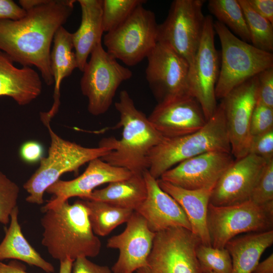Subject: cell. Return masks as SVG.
I'll use <instances>...</instances> for the list:
<instances>
[{"label":"cell","instance_id":"obj_13","mask_svg":"<svg viewBox=\"0 0 273 273\" xmlns=\"http://www.w3.org/2000/svg\"><path fill=\"white\" fill-rule=\"evenodd\" d=\"M147 59L146 80L158 103L190 95L187 84L189 65L183 57L157 42Z\"/></svg>","mask_w":273,"mask_h":273},{"label":"cell","instance_id":"obj_45","mask_svg":"<svg viewBox=\"0 0 273 273\" xmlns=\"http://www.w3.org/2000/svg\"><path fill=\"white\" fill-rule=\"evenodd\" d=\"M201 273H215L212 271H201Z\"/></svg>","mask_w":273,"mask_h":273},{"label":"cell","instance_id":"obj_10","mask_svg":"<svg viewBox=\"0 0 273 273\" xmlns=\"http://www.w3.org/2000/svg\"><path fill=\"white\" fill-rule=\"evenodd\" d=\"M200 243L191 230L182 227L157 233L146 264L136 273H201L196 255Z\"/></svg>","mask_w":273,"mask_h":273},{"label":"cell","instance_id":"obj_44","mask_svg":"<svg viewBox=\"0 0 273 273\" xmlns=\"http://www.w3.org/2000/svg\"><path fill=\"white\" fill-rule=\"evenodd\" d=\"M74 261L69 258L60 261L59 273H72Z\"/></svg>","mask_w":273,"mask_h":273},{"label":"cell","instance_id":"obj_32","mask_svg":"<svg viewBox=\"0 0 273 273\" xmlns=\"http://www.w3.org/2000/svg\"><path fill=\"white\" fill-rule=\"evenodd\" d=\"M196 255L201 271L232 273L231 256L225 247L217 248L200 243L196 249Z\"/></svg>","mask_w":273,"mask_h":273},{"label":"cell","instance_id":"obj_1","mask_svg":"<svg viewBox=\"0 0 273 273\" xmlns=\"http://www.w3.org/2000/svg\"><path fill=\"white\" fill-rule=\"evenodd\" d=\"M75 2L41 0L19 20H0V50L23 66L36 67L44 82L52 85V43L72 14Z\"/></svg>","mask_w":273,"mask_h":273},{"label":"cell","instance_id":"obj_34","mask_svg":"<svg viewBox=\"0 0 273 273\" xmlns=\"http://www.w3.org/2000/svg\"><path fill=\"white\" fill-rule=\"evenodd\" d=\"M249 200L259 205L273 201V159L266 161L252 190Z\"/></svg>","mask_w":273,"mask_h":273},{"label":"cell","instance_id":"obj_20","mask_svg":"<svg viewBox=\"0 0 273 273\" xmlns=\"http://www.w3.org/2000/svg\"><path fill=\"white\" fill-rule=\"evenodd\" d=\"M143 174L147 196L134 211L145 218L149 229L155 233L173 227H182L191 231L187 216L178 203L161 189L157 179L154 178L148 170Z\"/></svg>","mask_w":273,"mask_h":273},{"label":"cell","instance_id":"obj_2","mask_svg":"<svg viewBox=\"0 0 273 273\" xmlns=\"http://www.w3.org/2000/svg\"><path fill=\"white\" fill-rule=\"evenodd\" d=\"M42 245L50 255L60 261L69 258L94 257L100 253L101 242L93 231L83 200L73 204L66 201L43 211Z\"/></svg>","mask_w":273,"mask_h":273},{"label":"cell","instance_id":"obj_16","mask_svg":"<svg viewBox=\"0 0 273 273\" xmlns=\"http://www.w3.org/2000/svg\"><path fill=\"white\" fill-rule=\"evenodd\" d=\"M124 230L110 237L107 247L119 251L112 267L113 273H133L145 265L152 249L156 233L148 226L145 218L134 211Z\"/></svg>","mask_w":273,"mask_h":273},{"label":"cell","instance_id":"obj_12","mask_svg":"<svg viewBox=\"0 0 273 273\" xmlns=\"http://www.w3.org/2000/svg\"><path fill=\"white\" fill-rule=\"evenodd\" d=\"M215 31L211 16H205L200 43L189 65L187 84L190 95L200 104L207 120L217 108L215 86L220 70V61L214 43Z\"/></svg>","mask_w":273,"mask_h":273},{"label":"cell","instance_id":"obj_6","mask_svg":"<svg viewBox=\"0 0 273 273\" xmlns=\"http://www.w3.org/2000/svg\"><path fill=\"white\" fill-rule=\"evenodd\" d=\"M213 28L221 47V66L215 95L216 99H222L238 85L273 67V54L242 40L217 21L213 22Z\"/></svg>","mask_w":273,"mask_h":273},{"label":"cell","instance_id":"obj_41","mask_svg":"<svg viewBox=\"0 0 273 273\" xmlns=\"http://www.w3.org/2000/svg\"><path fill=\"white\" fill-rule=\"evenodd\" d=\"M252 9L273 24L272 0H247Z\"/></svg>","mask_w":273,"mask_h":273},{"label":"cell","instance_id":"obj_37","mask_svg":"<svg viewBox=\"0 0 273 273\" xmlns=\"http://www.w3.org/2000/svg\"><path fill=\"white\" fill-rule=\"evenodd\" d=\"M257 101L273 108V67L257 75Z\"/></svg>","mask_w":273,"mask_h":273},{"label":"cell","instance_id":"obj_19","mask_svg":"<svg viewBox=\"0 0 273 273\" xmlns=\"http://www.w3.org/2000/svg\"><path fill=\"white\" fill-rule=\"evenodd\" d=\"M266 162L264 159L251 154L235 159L213 188L209 203L223 206L249 200Z\"/></svg>","mask_w":273,"mask_h":273},{"label":"cell","instance_id":"obj_25","mask_svg":"<svg viewBox=\"0 0 273 273\" xmlns=\"http://www.w3.org/2000/svg\"><path fill=\"white\" fill-rule=\"evenodd\" d=\"M273 244V230L250 233L230 240L225 248L232 261V273H252L263 252Z\"/></svg>","mask_w":273,"mask_h":273},{"label":"cell","instance_id":"obj_23","mask_svg":"<svg viewBox=\"0 0 273 273\" xmlns=\"http://www.w3.org/2000/svg\"><path fill=\"white\" fill-rule=\"evenodd\" d=\"M81 20L78 29L72 33L77 68L83 71L88 56L102 42V0H78Z\"/></svg>","mask_w":273,"mask_h":273},{"label":"cell","instance_id":"obj_15","mask_svg":"<svg viewBox=\"0 0 273 273\" xmlns=\"http://www.w3.org/2000/svg\"><path fill=\"white\" fill-rule=\"evenodd\" d=\"M233 157L231 152L205 153L179 163L159 178L187 190L213 189L234 162Z\"/></svg>","mask_w":273,"mask_h":273},{"label":"cell","instance_id":"obj_14","mask_svg":"<svg viewBox=\"0 0 273 273\" xmlns=\"http://www.w3.org/2000/svg\"><path fill=\"white\" fill-rule=\"evenodd\" d=\"M257 75L231 90L222 99L231 154L240 159L248 153L250 122L257 101Z\"/></svg>","mask_w":273,"mask_h":273},{"label":"cell","instance_id":"obj_38","mask_svg":"<svg viewBox=\"0 0 273 273\" xmlns=\"http://www.w3.org/2000/svg\"><path fill=\"white\" fill-rule=\"evenodd\" d=\"M72 273H113V272L107 266L96 264L87 257H80L74 261Z\"/></svg>","mask_w":273,"mask_h":273},{"label":"cell","instance_id":"obj_24","mask_svg":"<svg viewBox=\"0 0 273 273\" xmlns=\"http://www.w3.org/2000/svg\"><path fill=\"white\" fill-rule=\"evenodd\" d=\"M73 49L72 33L61 26L54 36L51 53V69L55 84L54 103L48 112L40 113L41 118L51 120L58 111L60 104L61 83L77 68Z\"/></svg>","mask_w":273,"mask_h":273},{"label":"cell","instance_id":"obj_31","mask_svg":"<svg viewBox=\"0 0 273 273\" xmlns=\"http://www.w3.org/2000/svg\"><path fill=\"white\" fill-rule=\"evenodd\" d=\"M144 0H102L103 31L110 32L122 24Z\"/></svg>","mask_w":273,"mask_h":273},{"label":"cell","instance_id":"obj_39","mask_svg":"<svg viewBox=\"0 0 273 273\" xmlns=\"http://www.w3.org/2000/svg\"><path fill=\"white\" fill-rule=\"evenodd\" d=\"M26 11L11 0H0V20H17L25 16Z\"/></svg>","mask_w":273,"mask_h":273},{"label":"cell","instance_id":"obj_29","mask_svg":"<svg viewBox=\"0 0 273 273\" xmlns=\"http://www.w3.org/2000/svg\"><path fill=\"white\" fill-rule=\"evenodd\" d=\"M208 8L217 18L242 40L250 42L245 16L238 0H210Z\"/></svg>","mask_w":273,"mask_h":273},{"label":"cell","instance_id":"obj_40","mask_svg":"<svg viewBox=\"0 0 273 273\" xmlns=\"http://www.w3.org/2000/svg\"><path fill=\"white\" fill-rule=\"evenodd\" d=\"M43 148L41 145L35 141H29L21 147L20 154L21 158L28 163H34L42 157Z\"/></svg>","mask_w":273,"mask_h":273},{"label":"cell","instance_id":"obj_42","mask_svg":"<svg viewBox=\"0 0 273 273\" xmlns=\"http://www.w3.org/2000/svg\"><path fill=\"white\" fill-rule=\"evenodd\" d=\"M0 273H29L26 266L16 260H12L8 263L0 261Z\"/></svg>","mask_w":273,"mask_h":273},{"label":"cell","instance_id":"obj_3","mask_svg":"<svg viewBox=\"0 0 273 273\" xmlns=\"http://www.w3.org/2000/svg\"><path fill=\"white\" fill-rule=\"evenodd\" d=\"M115 107L119 114L117 127H122V137L103 139L99 146L111 149L101 158L108 163L125 168L133 174H143L149 168L150 151L164 137L153 127L148 118L135 106L128 93L122 90Z\"/></svg>","mask_w":273,"mask_h":273},{"label":"cell","instance_id":"obj_36","mask_svg":"<svg viewBox=\"0 0 273 273\" xmlns=\"http://www.w3.org/2000/svg\"><path fill=\"white\" fill-rule=\"evenodd\" d=\"M248 154L259 156L266 161L273 159V129L251 136Z\"/></svg>","mask_w":273,"mask_h":273},{"label":"cell","instance_id":"obj_8","mask_svg":"<svg viewBox=\"0 0 273 273\" xmlns=\"http://www.w3.org/2000/svg\"><path fill=\"white\" fill-rule=\"evenodd\" d=\"M90 55L82 71L80 88L87 98L88 111L98 116L108 110L119 85L130 79L132 73L105 50L102 42Z\"/></svg>","mask_w":273,"mask_h":273},{"label":"cell","instance_id":"obj_11","mask_svg":"<svg viewBox=\"0 0 273 273\" xmlns=\"http://www.w3.org/2000/svg\"><path fill=\"white\" fill-rule=\"evenodd\" d=\"M203 0H174L168 15L157 28V42L165 44L190 65L199 48L205 16Z\"/></svg>","mask_w":273,"mask_h":273},{"label":"cell","instance_id":"obj_26","mask_svg":"<svg viewBox=\"0 0 273 273\" xmlns=\"http://www.w3.org/2000/svg\"><path fill=\"white\" fill-rule=\"evenodd\" d=\"M18 206L10 215L9 226L5 230V237L0 243V261L12 259L35 266L47 273H54V266L44 259L24 236L18 221Z\"/></svg>","mask_w":273,"mask_h":273},{"label":"cell","instance_id":"obj_17","mask_svg":"<svg viewBox=\"0 0 273 273\" xmlns=\"http://www.w3.org/2000/svg\"><path fill=\"white\" fill-rule=\"evenodd\" d=\"M132 174L129 170L112 165L101 158L93 159L77 177L70 180L59 179L50 186L46 192L53 195L54 198L48 202L42 210L59 206L74 197L88 200L96 187L128 178Z\"/></svg>","mask_w":273,"mask_h":273},{"label":"cell","instance_id":"obj_5","mask_svg":"<svg viewBox=\"0 0 273 273\" xmlns=\"http://www.w3.org/2000/svg\"><path fill=\"white\" fill-rule=\"evenodd\" d=\"M41 120L48 128L51 138L48 156L41 158L39 166L23 185L28 193L26 201L36 204L44 202V192L63 174L77 172L84 164L93 159L101 158L112 150L105 147H84L64 140L52 130L50 120L43 118Z\"/></svg>","mask_w":273,"mask_h":273},{"label":"cell","instance_id":"obj_21","mask_svg":"<svg viewBox=\"0 0 273 273\" xmlns=\"http://www.w3.org/2000/svg\"><path fill=\"white\" fill-rule=\"evenodd\" d=\"M42 81L38 73L29 66L19 68L0 50V96L12 98L21 106L30 104L41 93Z\"/></svg>","mask_w":273,"mask_h":273},{"label":"cell","instance_id":"obj_18","mask_svg":"<svg viewBox=\"0 0 273 273\" xmlns=\"http://www.w3.org/2000/svg\"><path fill=\"white\" fill-rule=\"evenodd\" d=\"M153 127L165 138L195 132L207 122L198 101L185 95L158 103L148 117Z\"/></svg>","mask_w":273,"mask_h":273},{"label":"cell","instance_id":"obj_28","mask_svg":"<svg viewBox=\"0 0 273 273\" xmlns=\"http://www.w3.org/2000/svg\"><path fill=\"white\" fill-rule=\"evenodd\" d=\"M87 208L89 222L96 236L108 235L118 225L126 222L134 210L110 204L83 200Z\"/></svg>","mask_w":273,"mask_h":273},{"label":"cell","instance_id":"obj_7","mask_svg":"<svg viewBox=\"0 0 273 273\" xmlns=\"http://www.w3.org/2000/svg\"><path fill=\"white\" fill-rule=\"evenodd\" d=\"M207 225L211 245L223 248L231 239L242 233L273 230V201L262 205L250 200L229 206L209 203Z\"/></svg>","mask_w":273,"mask_h":273},{"label":"cell","instance_id":"obj_35","mask_svg":"<svg viewBox=\"0 0 273 273\" xmlns=\"http://www.w3.org/2000/svg\"><path fill=\"white\" fill-rule=\"evenodd\" d=\"M273 129V108L258 102L253 110L251 122V136Z\"/></svg>","mask_w":273,"mask_h":273},{"label":"cell","instance_id":"obj_43","mask_svg":"<svg viewBox=\"0 0 273 273\" xmlns=\"http://www.w3.org/2000/svg\"><path fill=\"white\" fill-rule=\"evenodd\" d=\"M252 273H273V254L259 262Z\"/></svg>","mask_w":273,"mask_h":273},{"label":"cell","instance_id":"obj_33","mask_svg":"<svg viewBox=\"0 0 273 273\" xmlns=\"http://www.w3.org/2000/svg\"><path fill=\"white\" fill-rule=\"evenodd\" d=\"M19 186L0 171V223L7 224L13 209L17 206Z\"/></svg>","mask_w":273,"mask_h":273},{"label":"cell","instance_id":"obj_4","mask_svg":"<svg viewBox=\"0 0 273 273\" xmlns=\"http://www.w3.org/2000/svg\"><path fill=\"white\" fill-rule=\"evenodd\" d=\"M214 151L231 153L223 105L221 102L205 125L199 130L181 136L165 138L148 155L150 174L158 179L179 163Z\"/></svg>","mask_w":273,"mask_h":273},{"label":"cell","instance_id":"obj_9","mask_svg":"<svg viewBox=\"0 0 273 273\" xmlns=\"http://www.w3.org/2000/svg\"><path fill=\"white\" fill-rule=\"evenodd\" d=\"M143 5L104 37L106 51L128 66H135L147 58L157 43L158 24L155 14Z\"/></svg>","mask_w":273,"mask_h":273},{"label":"cell","instance_id":"obj_22","mask_svg":"<svg viewBox=\"0 0 273 273\" xmlns=\"http://www.w3.org/2000/svg\"><path fill=\"white\" fill-rule=\"evenodd\" d=\"M157 181L161 189L171 196L184 210L192 232L200 239L201 244L211 246L207 225V213L213 189L187 190L160 178Z\"/></svg>","mask_w":273,"mask_h":273},{"label":"cell","instance_id":"obj_27","mask_svg":"<svg viewBox=\"0 0 273 273\" xmlns=\"http://www.w3.org/2000/svg\"><path fill=\"white\" fill-rule=\"evenodd\" d=\"M147 193L143 174L132 173L128 178L112 182L103 189L95 190L87 200L104 202L134 211L145 200Z\"/></svg>","mask_w":273,"mask_h":273},{"label":"cell","instance_id":"obj_30","mask_svg":"<svg viewBox=\"0 0 273 273\" xmlns=\"http://www.w3.org/2000/svg\"><path fill=\"white\" fill-rule=\"evenodd\" d=\"M245 16L252 45L265 52L273 51V24L255 12L247 0H238Z\"/></svg>","mask_w":273,"mask_h":273}]
</instances>
